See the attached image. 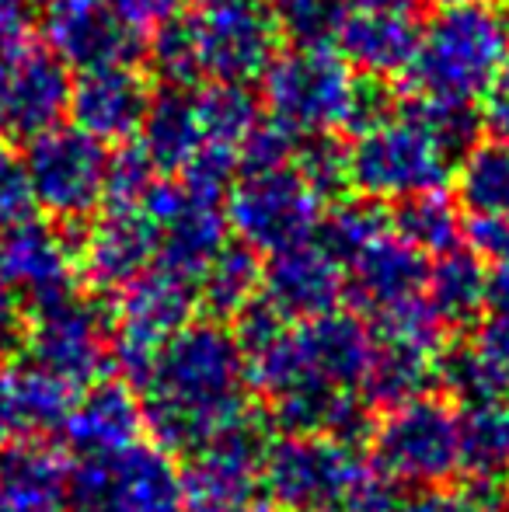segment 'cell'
<instances>
[{"label":"cell","instance_id":"f1b7e54d","mask_svg":"<svg viewBox=\"0 0 509 512\" xmlns=\"http://www.w3.org/2000/svg\"><path fill=\"white\" fill-rule=\"evenodd\" d=\"M426 304L436 310L443 328H464L489 307V269L475 251H443L426 269Z\"/></svg>","mask_w":509,"mask_h":512},{"label":"cell","instance_id":"7c38bea8","mask_svg":"<svg viewBox=\"0 0 509 512\" xmlns=\"http://www.w3.org/2000/svg\"><path fill=\"white\" fill-rule=\"evenodd\" d=\"M265 439L255 418L185 457L182 512H252L262 506Z\"/></svg>","mask_w":509,"mask_h":512},{"label":"cell","instance_id":"8d00e7d4","mask_svg":"<svg viewBox=\"0 0 509 512\" xmlns=\"http://www.w3.org/2000/svg\"><path fill=\"white\" fill-rule=\"evenodd\" d=\"M391 234V216L384 213L377 199H342L321 216L318 241L339 258L342 265L353 262L360 251H367L374 241Z\"/></svg>","mask_w":509,"mask_h":512},{"label":"cell","instance_id":"d590c367","mask_svg":"<svg viewBox=\"0 0 509 512\" xmlns=\"http://www.w3.org/2000/svg\"><path fill=\"white\" fill-rule=\"evenodd\" d=\"M440 384L468 411L509 394V377L475 342H457L440 352Z\"/></svg>","mask_w":509,"mask_h":512},{"label":"cell","instance_id":"ba28073f","mask_svg":"<svg viewBox=\"0 0 509 512\" xmlns=\"http://www.w3.org/2000/svg\"><path fill=\"white\" fill-rule=\"evenodd\" d=\"M74 512H182V471L161 446L133 443L70 467Z\"/></svg>","mask_w":509,"mask_h":512},{"label":"cell","instance_id":"30bf717a","mask_svg":"<svg viewBox=\"0 0 509 512\" xmlns=\"http://www.w3.org/2000/svg\"><path fill=\"white\" fill-rule=\"evenodd\" d=\"M28 175L39 206L63 223L91 216L105 199L109 154L105 143L81 126H56L28 140Z\"/></svg>","mask_w":509,"mask_h":512},{"label":"cell","instance_id":"d6a6232c","mask_svg":"<svg viewBox=\"0 0 509 512\" xmlns=\"http://www.w3.org/2000/svg\"><path fill=\"white\" fill-rule=\"evenodd\" d=\"M457 199L475 216L509 213V143H471L457 168Z\"/></svg>","mask_w":509,"mask_h":512},{"label":"cell","instance_id":"83f0119b","mask_svg":"<svg viewBox=\"0 0 509 512\" xmlns=\"http://www.w3.org/2000/svg\"><path fill=\"white\" fill-rule=\"evenodd\" d=\"M436 380H440V352L436 349L374 338V356H370L360 387L370 408H398L415 398H426Z\"/></svg>","mask_w":509,"mask_h":512},{"label":"cell","instance_id":"f6af8a7d","mask_svg":"<svg viewBox=\"0 0 509 512\" xmlns=\"http://www.w3.org/2000/svg\"><path fill=\"white\" fill-rule=\"evenodd\" d=\"M276 14V21H286L300 42H328L339 0H258Z\"/></svg>","mask_w":509,"mask_h":512},{"label":"cell","instance_id":"e575fe53","mask_svg":"<svg viewBox=\"0 0 509 512\" xmlns=\"http://www.w3.org/2000/svg\"><path fill=\"white\" fill-rule=\"evenodd\" d=\"M196 102V119L203 129V143L213 147H231L241 154V143L258 126V105L245 91V84H224L213 81L210 88L192 91Z\"/></svg>","mask_w":509,"mask_h":512},{"label":"cell","instance_id":"f5cc1de1","mask_svg":"<svg viewBox=\"0 0 509 512\" xmlns=\"http://www.w3.org/2000/svg\"><path fill=\"white\" fill-rule=\"evenodd\" d=\"M471 342L509 377V314H492L489 321L478 328V335L471 338Z\"/></svg>","mask_w":509,"mask_h":512},{"label":"cell","instance_id":"ac0fdd59","mask_svg":"<svg viewBox=\"0 0 509 512\" xmlns=\"http://www.w3.org/2000/svg\"><path fill=\"white\" fill-rule=\"evenodd\" d=\"M157 241L161 230L140 206H109L77 248V265L91 290L123 293L150 269V262H157Z\"/></svg>","mask_w":509,"mask_h":512},{"label":"cell","instance_id":"cb8c5ba5","mask_svg":"<svg viewBox=\"0 0 509 512\" xmlns=\"http://www.w3.org/2000/svg\"><path fill=\"white\" fill-rule=\"evenodd\" d=\"M74 405V387L35 363L0 373V450L63 429Z\"/></svg>","mask_w":509,"mask_h":512},{"label":"cell","instance_id":"9f6ffc18","mask_svg":"<svg viewBox=\"0 0 509 512\" xmlns=\"http://www.w3.org/2000/svg\"><path fill=\"white\" fill-rule=\"evenodd\" d=\"M426 4H433V7H450V4H464V0H426Z\"/></svg>","mask_w":509,"mask_h":512},{"label":"cell","instance_id":"94428289","mask_svg":"<svg viewBox=\"0 0 509 512\" xmlns=\"http://www.w3.org/2000/svg\"><path fill=\"white\" fill-rule=\"evenodd\" d=\"M506 509H509V492H506Z\"/></svg>","mask_w":509,"mask_h":512},{"label":"cell","instance_id":"7a4b0ae2","mask_svg":"<svg viewBox=\"0 0 509 512\" xmlns=\"http://www.w3.org/2000/svg\"><path fill=\"white\" fill-rule=\"evenodd\" d=\"M509 63V18L489 0L440 7L408 63L419 98L475 102Z\"/></svg>","mask_w":509,"mask_h":512},{"label":"cell","instance_id":"5b68a950","mask_svg":"<svg viewBox=\"0 0 509 512\" xmlns=\"http://www.w3.org/2000/svg\"><path fill=\"white\" fill-rule=\"evenodd\" d=\"M349 161H353V185L363 196L377 203L384 199L401 203L419 192L443 189L454 157L412 112H405L387 115L384 122L356 133Z\"/></svg>","mask_w":509,"mask_h":512},{"label":"cell","instance_id":"74e56055","mask_svg":"<svg viewBox=\"0 0 509 512\" xmlns=\"http://www.w3.org/2000/svg\"><path fill=\"white\" fill-rule=\"evenodd\" d=\"M297 175L311 185L314 196L325 203L332 196H342L346 185H353V161H349V147H342L332 133L307 136L297 147Z\"/></svg>","mask_w":509,"mask_h":512},{"label":"cell","instance_id":"52a82bcc","mask_svg":"<svg viewBox=\"0 0 509 512\" xmlns=\"http://www.w3.org/2000/svg\"><path fill=\"white\" fill-rule=\"evenodd\" d=\"M370 467L349 443L328 436H283L265 446V499L283 512H342Z\"/></svg>","mask_w":509,"mask_h":512},{"label":"cell","instance_id":"f35d334b","mask_svg":"<svg viewBox=\"0 0 509 512\" xmlns=\"http://www.w3.org/2000/svg\"><path fill=\"white\" fill-rule=\"evenodd\" d=\"M150 60L154 70L175 88L199 81L203 70H199V46H196V21L178 14L175 21H168L164 28L154 32V46H150Z\"/></svg>","mask_w":509,"mask_h":512},{"label":"cell","instance_id":"2e32d148","mask_svg":"<svg viewBox=\"0 0 509 512\" xmlns=\"http://www.w3.org/2000/svg\"><path fill=\"white\" fill-rule=\"evenodd\" d=\"M374 356V328L346 310H328L293 324L297 387H360Z\"/></svg>","mask_w":509,"mask_h":512},{"label":"cell","instance_id":"8fae6325","mask_svg":"<svg viewBox=\"0 0 509 512\" xmlns=\"http://www.w3.org/2000/svg\"><path fill=\"white\" fill-rule=\"evenodd\" d=\"M109 335L112 328L102 307L70 290L63 297L32 307L25 342L35 366L49 370L77 391L102 377L105 363H109Z\"/></svg>","mask_w":509,"mask_h":512},{"label":"cell","instance_id":"f546056e","mask_svg":"<svg viewBox=\"0 0 509 512\" xmlns=\"http://www.w3.org/2000/svg\"><path fill=\"white\" fill-rule=\"evenodd\" d=\"M140 147L157 164V171H182L203 147V129L196 119L192 91L175 88L150 98L140 126Z\"/></svg>","mask_w":509,"mask_h":512},{"label":"cell","instance_id":"9c48e42d","mask_svg":"<svg viewBox=\"0 0 509 512\" xmlns=\"http://www.w3.org/2000/svg\"><path fill=\"white\" fill-rule=\"evenodd\" d=\"M227 227L252 251L276 255L311 241L321 223V199L297 175V168L245 171L227 192Z\"/></svg>","mask_w":509,"mask_h":512},{"label":"cell","instance_id":"8992f818","mask_svg":"<svg viewBox=\"0 0 509 512\" xmlns=\"http://www.w3.org/2000/svg\"><path fill=\"white\" fill-rule=\"evenodd\" d=\"M196 286L175 272H143L119 293L116 324L109 335V363L129 387H143L154 373L164 342L185 328L196 314Z\"/></svg>","mask_w":509,"mask_h":512},{"label":"cell","instance_id":"b9f144b4","mask_svg":"<svg viewBox=\"0 0 509 512\" xmlns=\"http://www.w3.org/2000/svg\"><path fill=\"white\" fill-rule=\"evenodd\" d=\"M405 512H506V495L496 481H471V485H436L405 506Z\"/></svg>","mask_w":509,"mask_h":512},{"label":"cell","instance_id":"6da1fadb","mask_svg":"<svg viewBox=\"0 0 509 512\" xmlns=\"http://www.w3.org/2000/svg\"><path fill=\"white\" fill-rule=\"evenodd\" d=\"M245 352L224 321H189L164 342L143 384V425L168 453L203 450L252 418L245 401Z\"/></svg>","mask_w":509,"mask_h":512},{"label":"cell","instance_id":"681fc988","mask_svg":"<svg viewBox=\"0 0 509 512\" xmlns=\"http://www.w3.org/2000/svg\"><path fill=\"white\" fill-rule=\"evenodd\" d=\"M471 248L478 258H489V262H509V213L499 216H475L468 227Z\"/></svg>","mask_w":509,"mask_h":512},{"label":"cell","instance_id":"11a10c76","mask_svg":"<svg viewBox=\"0 0 509 512\" xmlns=\"http://www.w3.org/2000/svg\"><path fill=\"white\" fill-rule=\"evenodd\" d=\"M4 77H7V60L0 56V133H4Z\"/></svg>","mask_w":509,"mask_h":512},{"label":"cell","instance_id":"d6986e66","mask_svg":"<svg viewBox=\"0 0 509 512\" xmlns=\"http://www.w3.org/2000/svg\"><path fill=\"white\" fill-rule=\"evenodd\" d=\"M70 74L53 49H32L7 60L4 77V133L35 140L70 112Z\"/></svg>","mask_w":509,"mask_h":512},{"label":"cell","instance_id":"1f68e13d","mask_svg":"<svg viewBox=\"0 0 509 512\" xmlns=\"http://www.w3.org/2000/svg\"><path fill=\"white\" fill-rule=\"evenodd\" d=\"M391 227L415 251L436 258L461 244V209L450 203L440 189L419 192V196L401 199L398 209L391 213Z\"/></svg>","mask_w":509,"mask_h":512},{"label":"cell","instance_id":"9a60e30c","mask_svg":"<svg viewBox=\"0 0 509 512\" xmlns=\"http://www.w3.org/2000/svg\"><path fill=\"white\" fill-rule=\"evenodd\" d=\"M346 297V265L321 241H300L262 265V300L286 321H311Z\"/></svg>","mask_w":509,"mask_h":512},{"label":"cell","instance_id":"816d5d0a","mask_svg":"<svg viewBox=\"0 0 509 512\" xmlns=\"http://www.w3.org/2000/svg\"><path fill=\"white\" fill-rule=\"evenodd\" d=\"M28 335V317L21 307V297L11 293L7 286H0V356L14 352Z\"/></svg>","mask_w":509,"mask_h":512},{"label":"cell","instance_id":"ffe728a7","mask_svg":"<svg viewBox=\"0 0 509 512\" xmlns=\"http://www.w3.org/2000/svg\"><path fill=\"white\" fill-rule=\"evenodd\" d=\"M46 39L67 67L95 70L129 63L140 49V35L112 11L109 0H63L49 7Z\"/></svg>","mask_w":509,"mask_h":512},{"label":"cell","instance_id":"4fadbf2b","mask_svg":"<svg viewBox=\"0 0 509 512\" xmlns=\"http://www.w3.org/2000/svg\"><path fill=\"white\" fill-rule=\"evenodd\" d=\"M199 70L210 81L248 84L279 56V21L255 0H220L196 14Z\"/></svg>","mask_w":509,"mask_h":512},{"label":"cell","instance_id":"e0dca14e","mask_svg":"<svg viewBox=\"0 0 509 512\" xmlns=\"http://www.w3.org/2000/svg\"><path fill=\"white\" fill-rule=\"evenodd\" d=\"M74 269L77 251L63 230L39 220L0 230V286L32 307L74 290Z\"/></svg>","mask_w":509,"mask_h":512},{"label":"cell","instance_id":"bcb514c9","mask_svg":"<svg viewBox=\"0 0 509 512\" xmlns=\"http://www.w3.org/2000/svg\"><path fill=\"white\" fill-rule=\"evenodd\" d=\"M109 4L136 35H147L175 21L185 0H109Z\"/></svg>","mask_w":509,"mask_h":512},{"label":"cell","instance_id":"6f0895ef","mask_svg":"<svg viewBox=\"0 0 509 512\" xmlns=\"http://www.w3.org/2000/svg\"><path fill=\"white\" fill-rule=\"evenodd\" d=\"M252 512H269V506H258V509H252Z\"/></svg>","mask_w":509,"mask_h":512},{"label":"cell","instance_id":"5bb4252c","mask_svg":"<svg viewBox=\"0 0 509 512\" xmlns=\"http://www.w3.org/2000/svg\"><path fill=\"white\" fill-rule=\"evenodd\" d=\"M419 35L412 0H346L335 11L328 42L349 67L387 77L408 70Z\"/></svg>","mask_w":509,"mask_h":512},{"label":"cell","instance_id":"680465c9","mask_svg":"<svg viewBox=\"0 0 509 512\" xmlns=\"http://www.w3.org/2000/svg\"><path fill=\"white\" fill-rule=\"evenodd\" d=\"M46 4H49V7H53V4H63V0H46Z\"/></svg>","mask_w":509,"mask_h":512},{"label":"cell","instance_id":"44dd1931","mask_svg":"<svg viewBox=\"0 0 509 512\" xmlns=\"http://www.w3.org/2000/svg\"><path fill=\"white\" fill-rule=\"evenodd\" d=\"M150 88L129 63L81 70L70 91V119L102 143H126L140 133L150 105Z\"/></svg>","mask_w":509,"mask_h":512},{"label":"cell","instance_id":"60d3db41","mask_svg":"<svg viewBox=\"0 0 509 512\" xmlns=\"http://www.w3.org/2000/svg\"><path fill=\"white\" fill-rule=\"evenodd\" d=\"M157 182V164L147 157L140 143H126L123 150L109 157V171H105V199L109 206H140L147 199L150 185Z\"/></svg>","mask_w":509,"mask_h":512},{"label":"cell","instance_id":"ee69618b","mask_svg":"<svg viewBox=\"0 0 509 512\" xmlns=\"http://www.w3.org/2000/svg\"><path fill=\"white\" fill-rule=\"evenodd\" d=\"M35 209H39V199H35L25 157L0 147V230L35 220Z\"/></svg>","mask_w":509,"mask_h":512},{"label":"cell","instance_id":"db71d44e","mask_svg":"<svg viewBox=\"0 0 509 512\" xmlns=\"http://www.w3.org/2000/svg\"><path fill=\"white\" fill-rule=\"evenodd\" d=\"M489 310L492 314H509V262H499L489 272Z\"/></svg>","mask_w":509,"mask_h":512},{"label":"cell","instance_id":"7402d4cb","mask_svg":"<svg viewBox=\"0 0 509 512\" xmlns=\"http://www.w3.org/2000/svg\"><path fill=\"white\" fill-rule=\"evenodd\" d=\"M143 405L133 398V387L126 380H95L81 398H74L70 415L63 422L70 450L77 457H98L116 453L140 443Z\"/></svg>","mask_w":509,"mask_h":512},{"label":"cell","instance_id":"3957f363","mask_svg":"<svg viewBox=\"0 0 509 512\" xmlns=\"http://www.w3.org/2000/svg\"><path fill=\"white\" fill-rule=\"evenodd\" d=\"M356 77L332 42H300L265 70V105L297 136H318L346 126Z\"/></svg>","mask_w":509,"mask_h":512},{"label":"cell","instance_id":"ab89813d","mask_svg":"<svg viewBox=\"0 0 509 512\" xmlns=\"http://www.w3.org/2000/svg\"><path fill=\"white\" fill-rule=\"evenodd\" d=\"M408 112L454 154H464V150L475 143V133L482 126V119L475 115L471 102H447V98H419Z\"/></svg>","mask_w":509,"mask_h":512},{"label":"cell","instance_id":"603a6c76","mask_svg":"<svg viewBox=\"0 0 509 512\" xmlns=\"http://www.w3.org/2000/svg\"><path fill=\"white\" fill-rule=\"evenodd\" d=\"M272 425L283 436H328L356 446L374 432L370 401L356 394V387H297L269 401Z\"/></svg>","mask_w":509,"mask_h":512},{"label":"cell","instance_id":"c3c4849f","mask_svg":"<svg viewBox=\"0 0 509 512\" xmlns=\"http://www.w3.org/2000/svg\"><path fill=\"white\" fill-rule=\"evenodd\" d=\"M32 0H0V56L25 53L32 46Z\"/></svg>","mask_w":509,"mask_h":512},{"label":"cell","instance_id":"7bdbcfd3","mask_svg":"<svg viewBox=\"0 0 509 512\" xmlns=\"http://www.w3.org/2000/svg\"><path fill=\"white\" fill-rule=\"evenodd\" d=\"M300 136L293 129H286L283 122H276L269 115V122L258 119V126L248 133V140L241 143V168L245 171H272V168H290V161L297 157Z\"/></svg>","mask_w":509,"mask_h":512},{"label":"cell","instance_id":"4dcf8cb0","mask_svg":"<svg viewBox=\"0 0 509 512\" xmlns=\"http://www.w3.org/2000/svg\"><path fill=\"white\" fill-rule=\"evenodd\" d=\"M196 283H199L196 286L199 304L210 310L213 321H234L262 293V262H258V251H252L248 244H227Z\"/></svg>","mask_w":509,"mask_h":512},{"label":"cell","instance_id":"484cf974","mask_svg":"<svg viewBox=\"0 0 509 512\" xmlns=\"http://www.w3.org/2000/svg\"><path fill=\"white\" fill-rule=\"evenodd\" d=\"M346 290L367 310H387L412 300L426 286V255L405 244L398 234H384L346 265Z\"/></svg>","mask_w":509,"mask_h":512},{"label":"cell","instance_id":"91938a15","mask_svg":"<svg viewBox=\"0 0 509 512\" xmlns=\"http://www.w3.org/2000/svg\"><path fill=\"white\" fill-rule=\"evenodd\" d=\"M203 4H220V0H203Z\"/></svg>","mask_w":509,"mask_h":512},{"label":"cell","instance_id":"836d02e7","mask_svg":"<svg viewBox=\"0 0 509 512\" xmlns=\"http://www.w3.org/2000/svg\"><path fill=\"white\" fill-rule=\"evenodd\" d=\"M461 467L478 481L509 478V394L461 418Z\"/></svg>","mask_w":509,"mask_h":512},{"label":"cell","instance_id":"d4e9b609","mask_svg":"<svg viewBox=\"0 0 509 512\" xmlns=\"http://www.w3.org/2000/svg\"><path fill=\"white\" fill-rule=\"evenodd\" d=\"M70 506V464L56 446L25 439L0 450V512H63Z\"/></svg>","mask_w":509,"mask_h":512},{"label":"cell","instance_id":"f907efd6","mask_svg":"<svg viewBox=\"0 0 509 512\" xmlns=\"http://www.w3.org/2000/svg\"><path fill=\"white\" fill-rule=\"evenodd\" d=\"M478 119H482V126L492 133V140L509 143V70H503V74L489 84Z\"/></svg>","mask_w":509,"mask_h":512},{"label":"cell","instance_id":"277c9868","mask_svg":"<svg viewBox=\"0 0 509 512\" xmlns=\"http://www.w3.org/2000/svg\"><path fill=\"white\" fill-rule=\"evenodd\" d=\"M374 467L391 485L436 488L461 467V418L440 398H415L387 408L370 432Z\"/></svg>","mask_w":509,"mask_h":512},{"label":"cell","instance_id":"4316f807","mask_svg":"<svg viewBox=\"0 0 509 512\" xmlns=\"http://www.w3.org/2000/svg\"><path fill=\"white\" fill-rule=\"evenodd\" d=\"M157 241V265L175 276L196 283L210 262L227 248V213L220 203L199 199L185 189V199L175 213L161 223Z\"/></svg>","mask_w":509,"mask_h":512},{"label":"cell","instance_id":"7dc6e473","mask_svg":"<svg viewBox=\"0 0 509 512\" xmlns=\"http://www.w3.org/2000/svg\"><path fill=\"white\" fill-rule=\"evenodd\" d=\"M387 115H394V105H391V91L384 88L377 77H367V81H356V91H353V105H349V119L346 126L363 133V129L377 126L384 122Z\"/></svg>","mask_w":509,"mask_h":512}]
</instances>
